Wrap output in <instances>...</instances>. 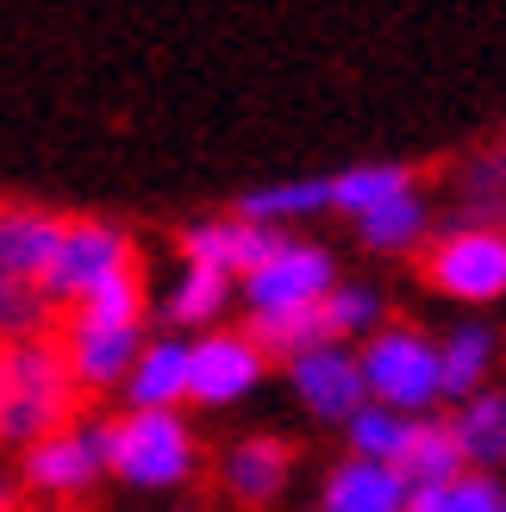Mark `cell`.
<instances>
[{"label":"cell","instance_id":"cell-1","mask_svg":"<svg viewBox=\"0 0 506 512\" xmlns=\"http://www.w3.org/2000/svg\"><path fill=\"white\" fill-rule=\"evenodd\" d=\"M75 406H82V388L69 381L57 331L0 350V444L25 450V444L50 438V431L75 425Z\"/></svg>","mask_w":506,"mask_h":512},{"label":"cell","instance_id":"cell-2","mask_svg":"<svg viewBox=\"0 0 506 512\" xmlns=\"http://www.w3.org/2000/svg\"><path fill=\"white\" fill-rule=\"evenodd\" d=\"M194 431L182 413H125L100 425V463L132 488H182L194 475Z\"/></svg>","mask_w":506,"mask_h":512},{"label":"cell","instance_id":"cell-3","mask_svg":"<svg viewBox=\"0 0 506 512\" xmlns=\"http://www.w3.org/2000/svg\"><path fill=\"white\" fill-rule=\"evenodd\" d=\"M363 369V394L369 406H388L400 419H425V406H438V344L413 325H382L375 338L357 350Z\"/></svg>","mask_w":506,"mask_h":512},{"label":"cell","instance_id":"cell-4","mask_svg":"<svg viewBox=\"0 0 506 512\" xmlns=\"http://www.w3.org/2000/svg\"><path fill=\"white\" fill-rule=\"evenodd\" d=\"M132 238L119 232V225L107 219H63V244H57V263L44 269L38 294L57 306V313H69V306H82L100 281H113L119 269H132Z\"/></svg>","mask_w":506,"mask_h":512},{"label":"cell","instance_id":"cell-5","mask_svg":"<svg viewBox=\"0 0 506 512\" xmlns=\"http://www.w3.org/2000/svg\"><path fill=\"white\" fill-rule=\"evenodd\" d=\"M425 281L457 306L506 300V232L494 225H457L425 250Z\"/></svg>","mask_w":506,"mask_h":512},{"label":"cell","instance_id":"cell-6","mask_svg":"<svg viewBox=\"0 0 506 512\" xmlns=\"http://www.w3.org/2000/svg\"><path fill=\"white\" fill-rule=\"evenodd\" d=\"M338 288V263H332V250H319V244H294L282 238L257 269H250L238 281V294L250 313H288V306H319L325 294Z\"/></svg>","mask_w":506,"mask_h":512},{"label":"cell","instance_id":"cell-7","mask_svg":"<svg viewBox=\"0 0 506 512\" xmlns=\"http://www.w3.org/2000/svg\"><path fill=\"white\" fill-rule=\"evenodd\" d=\"M100 425H63V431H50V438L38 444H25V463H19V494H38L50 506H69V500H82L94 481H100Z\"/></svg>","mask_w":506,"mask_h":512},{"label":"cell","instance_id":"cell-8","mask_svg":"<svg viewBox=\"0 0 506 512\" xmlns=\"http://www.w3.org/2000/svg\"><path fill=\"white\" fill-rule=\"evenodd\" d=\"M57 350H63L75 388H82V394H107V388H119V381L132 375L138 350H144V325H94V319L63 313Z\"/></svg>","mask_w":506,"mask_h":512},{"label":"cell","instance_id":"cell-9","mask_svg":"<svg viewBox=\"0 0 506 512\" xmlns=\"http://www.w3.org/2000/svg\"><path fill=\"white\" fill-rule=\"evenodd\" d=\"M263 369H269V356L244 331H200V344H188V400L232 406L263 381Z\"/></svg>","mask_w":506,"mask_h":512},{"label":"cell","instance_id":"cell-10","mask_svg":"<svg viewBox=\"0 0 506 512\" xmlns=\"http://www.w3.org/2000/svg\"><path fill=\"white\" fill-rule=\"evenodd\" d=\"M288 381H294V394L307 400V413L313 419H350L357 406H369L363 394V369H357V350L350 344H319L307 356H294L288 363Z\"/></svg>","mask_w":506,"mask_h":512},{"label":"cell","instance_id":"cell-11","mask_svg":"<svg viewBox=\"0 0 506 512\" xmlns=\"http://www.w3.org/2000/svg\"><path fill=\"white\" fill-rule=\"evenodd\" d=\"M275 244H282V232H269V225H244V219H207V225H188V232H182V256L194 269H219L232 281H244Z\"/></svg>","mask_w":506,"mask_h":512},{"label":"cell","instance_id":"cell-12","mask_svg":"<svg viewBox=\"0 0 506 512\" xmlns=\"http://www.w3.org/2000/svg\"><path fill=\"white\" fill-rule=\"evenodd\" d=\"M63 219L44 207H0V275L7 281H44V269L57 263Z\"/></svg>","mask_w":506,"mask_h":512},{"label":"cell","instance_id":"cell-13","mask_svg":"<svg viewBox=\"0 0 506 512\" xmlns=\"http://www.w3.org/2000/svg\"><path fill=\"white\" fill-rule=\"evenodd\" d=\"M288 475H294V444L288 438H244L219 463V481L238 506H269L288 488Z\"/></svg>","mask_w":506,"mask_h":512},{"label":"cell","instance_id":"cell-14","mask_svg":"<svg viewBox=\"0 0 506 512\" xmlns=\"http://www.w3.org/2000/svg\"><path fill=\"white\" fill-rule=\"evenodd\" d=\"M119 388H125V406H132V413H175V406L188 400V344L182 338L144 344L132 375H125Z\"/></svg>","mask_w":506,"mask_h":512},{"label":"cell","instance_id":"cell-15","mask_svg":"<svg viewBox=\"0 0 506 512\" xmlns=\"http://www.w3.org/2000/svg\"><path fill=\"white\" fill-rule=\"evenodd\" d=\"M407 481L388 463H363V456H344V463L325 475L319 512H407Z\"/></svg>","mask_w":506,"mask_h":512},{"label":"cell","instance_id":"cell-16","mask_svg":"<svg viewBox=\"0 0 506 512\" xmlns=\"http://www.w3.org/2000/svg\"><path fill=\"white\" fill-rule=\"evenodd\" d=\"M407 488H438V481H457L463 475V450L450 438V419H407V438H400L394 463H388Z\"/></svg>","mask_w":506,"mask_h":512},{"label":"cell","instance_id":"cell-17","mask_svg":"<svg viewBox=\"0 0 506 512\" xmlns=\"http://www.w3.org/2000/svg\"><path fill=\"white\" fill-rule=\"evenodd\" d=\"M450 438L463 450V469L500 475L506 469V394H494V388L469 394L457 406V419H450Z\"/></svg>","mask_w":506,"mask_h":512},{"label":"cell","instance_id":"cell-18","mask_svg":"<svg viewBox=\"0 0 506 512\" xmlns=\"http://www.w3.org/2000/svg\"><path fill=\"white\" fill-rule=\"evenodd\" d=\"M494 331L488 325H457L450 338L438 344V388L444 400H469L488 388V369H494Z\"/></svg>","mask_w":506,"mask_h":512},{"label":"cell","instance_id":"cell-19","mask_svg":"<svg viewBox=\"0 0 506 512\" xmlns=\"http://www.w3.org/2000/svg\"><path fill=\"white\" fill-rule=\"evenodd\" d=\"M400 194H413V175L400 163H363V169H344V175L325 182V207L363 219V213L388 207V200H400Z\"/></svg>","mask_w":506,"mask_h":512},{"label":"cell","instance_id":"cell-20","mask_svg":"<svg viewBox=\"0 0 506 512\" xmlns=\"http://www.w3.org/2000/svg\"><path fill=\"white\" fill-rule=\"evenodd\" d=\"M250 344H257L263 356H282V363H294V356H307L319 344H332L325 338V319H319V306H288V313H250V331H244Z\"/></svg>","mask_w":506,"mask_h":512},{"label":"cell","instance_id":"cell-21","mask_svg":"<svg viewBox=\"0 0 506 512\" xmlns=\"http://www.w3.org/2000/svg\"><path fill=\"white\" fill-rule=\"evenodd\" d=\"M50 331H57V306H50L32 281L0 275V350L25 344V338H50Z\"/></svg>","mask_w":506,"mask_h":512},{"label":"cell","instance_id":"cell-22","mask_svg":"<svg viewBox=\"0 0 506 512\" xmlns=\"http://www.w3.org/2000/svg\"><path fill=\"white\" fill-rule=\"evenodd\" d=\"M238 281L232 275H219V269H182V281H175V294H169V319L175 325H200L207 331L219 313H225V300H232Z\"/></svg>","mask_w":506,"mask_h":512},{"label":"cell","instance_id":"cell-23","mask_svg":"<svg viewBox=\"0 0 506 512\" xmlns=\"http://www.w3.org/2000/svg\"><path fill=\"white\" fill-rule=\"evenodd\" d=\"M300 213H325V182H275V188H250L238 200V219L244 225H282V219H300Z\"/></svg>","mask_w":506,"mask_h":512},{"label":"cell","instance_id":"cell-24","mask_svg":"<svg viewBox=\"0 0 506 512\" xmlns=\"http://www.w3.org/2000/svg\"><path fill=\"white\" fill-rule=\"evenodd\" d=\"M319 319H325V338L332 344H357L382 331V294L375 288H332L319 300Z\"/></svg>","mask_w":506,"mask_h":512},{"label":"cell","instance_id":"cell-25","mask_svg":"<svg viewBox=\"0 0 506 512\" xmlns=\"http://www.w3.org/2000/svg\"><path fill=\"white\" fill-rule=\"evenodd\" d=\"M500 481L494 475H475L463 469L457 481H438V488H413L407 512H500Z\"/></svg>","mask_w":506,"mask_h":512},{"label":"cell","instance_id":"cell-26","mask_svg":"<svg viewBox=\"0 0 506 512\" xmlns=\"http://www.w3.org/2000/svg\"><path fill=\"white\" fill-rule=\"evenodd\" d=\"M357 232H363V244H369V250H382V256L413 250V244L425 238V207H419L413 194H400V200H388V207L363 213V219H357Z\"/></svg>","mask_w":506,"mask_h":512},{"label":"cell","instance_id":"cell-27","mask_svg":"<svg viewBox=\"0 0 506 512\" xmlns=\"http://www.w3.org/2000/svg\"><path fill=\"white\" fill-rule=\"evenodd\" d=\"M69 313L94 319V325H144V275H138V263L119 269L113 281H100V288L82 306H69Z\"/></svg>","mask_w":506,"mask_h":512},{"label":"cell","instance_id":"cell-28","mask_svg":"<svg viewBox=\"0 0 506 512\" xmlns=\"http://www.w3.org/2000/svg\"><path fill=\"white\" fill-rule=\"evenodd\" d=\"M350 431V456H363V463H394L400 438H407V419L388 413V406H357V413L344 419Z\"/></svg>","mask_w":506,"mask_h":512},{"label":"cell","instance_id":"cell-29","mask_svg":"<svg viewBox=\"0 0 506 512\" xmlns=\"http://www.w3.org/2000/svg\"><path fill=\"white\" fill-rule=\"evenodd\" d=\"M469 194H475V207H494V200L506 194V157L475 163V169H469Z\"/></svg>","mask_w":506,"mask_h":512},{"label":"cell","instance_id":"cell-30","mask_svg":"<svg viewBox=\"0 0 506 512\" xmlns=\"http://www.w3.org/2000/svg\"><path fill=\"white\" fill-rule=\"evenodd\" d=\"M0 512H25V506H19V481H13L7 469H0Z\"/></svg>","mask_w":506,"mask_h":512},{"label":"cell","instance_id":"cell-31","mask_svg":"<svg viewBox=\"0 0 506 512\" xmlns=\"http://www.w3.org/2000/svg\"><path fill=\"white\" fill-rule=\"evenodd\" d=\"M175 512H194V506H175Z\"/></svg>","mask_w":506,"mask_h":512},{"label":"cell","instance_id":"cell-32","mask_svg":"<svg viewBox=\"0 0 506 512\" xmlns=\"http://www.w3.org/2000/svg\"><path fill=\"white\" fill-rule=\"evenodd\" d=\"M500 512H506V494H500Z\"/></svg>","mask_w":506,"mask_h":512}]
</instances>
